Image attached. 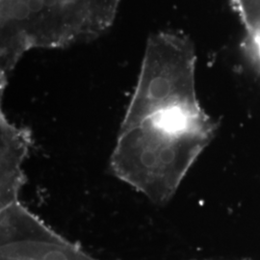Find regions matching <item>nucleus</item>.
<instances>
[{
    "instance_id": "3",
    "label": "nucleus",
    "mask_w": 260,
    "mask_h": 260,
    "mask_svg": "<svg viewBox=\"0 0 260 260\" xmlns=\"http://www.w3.org/2000/svg\"><path fill=\"white\" fill-rule=\"evenodd\" d=\"M244 32V46L260 70V0H230Z\"/></svg>"
},
{
    "instance_id": "2",
    "label": "nucleus",
    "mask_w": 260,
    "mask_h": 260,
    "mask_svg": "<svg viewBox=\"0 0 260 260\" xmlns=\"http://www.w3.org/2000/svg\"><path fill=\"white\" fill-rule=\"evenodd\" d=\"M32 144L27 129L17 126L0 110V208L19 202L26 178L23 163Z\"/></svg>"
},
{
    "instance_id": "1",
    "label": "nucleus",
    "mask_w": 260,
    "mask_h": 260,
    "mask_svg": "<svg viewBox=\"0 0 260 260\" xmlns=\"http://www.w3.org/2000/svg\"><path fill=\"white\" fill-rule=\"evenodd\" d=\"M216 131L200 103L160 108L120 127L112 172L153 204L166 205Z\"/></svg>"
}]
</instances>
